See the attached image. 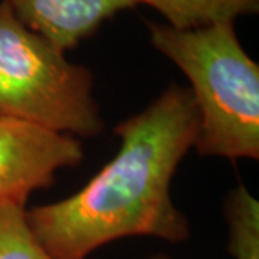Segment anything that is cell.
Returning a JSON list of instances; mask_svg holds the SVG:
<instances>
[{
  "label": "cell",
  "mask_w": 259,
  "mask_h": 259,
  "mask_svg": "<svg viewBox=\"0 0 259 259\" xmlns=\"http://www.w3.org/2000/svg\"><path fill=\"white\" fill-rule=\"evenodd\" d=\"M82 160L79 139L0 115V200L26 204L32 192L54 185L58 170Z\"/></svg>",
  "instance_id": "cell-4"
},
{
  "label": "cell",
  "mask_w": 259,
  "mask_h": 259,
  "mask_svg": "<svg viewBox=\"0 0 259 259\" xmlns=\"http://www.w3.org/2000/svg\"><path fill=\"white\" fill-rule=\"evenodd\" d=\"M229 226L228 249L235 259H259V203L243 185L226 200Z\"/></svg>",
  "instance_id": "cell-7"
},
{
  "label": "cell",
  "mask_w": 259,
  "mask_h": 259,
  "mask_svg": "<svg viewBox=\"0 0 259 259\" xmlns=\"http://www.w3.org/2000/svg\"><path fill=\"white\" fill-rule=\"evenodd\" d=\"M26 206L0 200V259H55L29 228Z\"/></svg>",
  "instance_id": "cell-8"
},
{
  "label": "cell",
  "mask_w": 259,
  "mask_h": 259,
  "mask_svg": "<svg viewBox=\"0 0 259 259\" xmlns=\"http://www.w3.org/2000/svg\"><path fill=\"white\" fill-rule=\"evenodd\" d=\"M30 30L61 51L74 49L107 19L139 0H0Z\"/></svg>",
  "instance_id": "cell-5"
},
{
  "label": "cell",
  "mask_w": 259,
  "mask_h": 259,
  "mask_svg": "<svg viewBox=\"0 0 259 259\" xmlns=\"http://www.w3.org/2000/svg\"><path fill=\"white\" fill-rule=\"evenodd\" d=\"M154 49L190 81L202 156L259 158V66L239 44L233 22L177 29L148 22Z\"/></svg>",
  "instance_id": "cell-2"
},
{
  "label": "cell",
  "mask_w": 259,
  "mask_h": 259,
  "mask_svg": "<svg viewBox=\"0 0 259 259\" xmlns=\"http://www.w3.org/2000/svg\"><path fill=\"white\" fill-rule=\"evenodd\" d=\"M65 54L0 2V115L76 139L100 136L93 72Z\"/></svg>",
  "instance_id": "cell-3"
},
{
  "label": "cell",
  "mask_w": 259,
  "mask_h": 259,
  "mask_svg": "<svg viewBox=\"0 0 259 259\" xmlns=\"http://www.w3.org/2000/svg\"><path fill=\"white\" fill-rule=\"evenodd\" d=\"M160 12L167 25L177 29H196L214 23L235 22L259 10V0H139Z\"/></svg>",
  "instance_id": "cell-6"
},
{
  "label": "cell",
  "mask_w": 259,
  "mask_h": 259,
  "mask_svg": "<svg viewBox=\"0 0 259 259\" xmlns=\"http://www.w3.org/2000/svg\"><path fill=\"white\" fill-rule=\"evenodd\" d=\"M197 128L190 90L168 87L115 127L118 153L78 193L26 210L32 233L55 259H87L104 245L130 236L186 241L190 225L173 203L170 187Z\"/></svg>",
  "instance_id": "cell-1"
},
{
  "label": "cell",
  "mask_w": 259,
  "mask_h": 259,
  "mask_svg": "<svg viewBox=\"0 0 259 259\" xmlns=\"http://www.w3.org/2000/svg\"><path fill=\"white\" fill-rule=\"evenodd\" d=\"M148 259H173L171 256H168V255H164V253H158L156 256H151V258Z\"/></svg>",
  "instance_id": "cell-9"
}]
</instances>
